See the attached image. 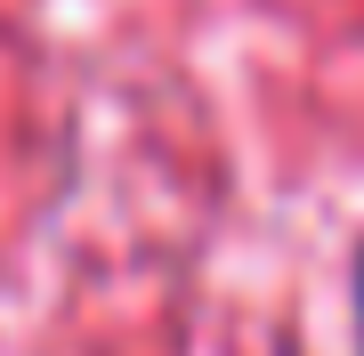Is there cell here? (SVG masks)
Listing matches in <instances>:
<instances>
[{"label":"cell","mask_w":364,"mask_h":356,"mask_svg":"<svg viewBox=\"0 0 364 356\" xmlns=\"http://www.w3.org/2000/svg\"><path fill=\"white\" fill-rule=\"evenodd\" d=\"M348 308H356V356H364V235H356V259H348Z\"/></svg>","instance_id":"cell-1"}]
</instances>
